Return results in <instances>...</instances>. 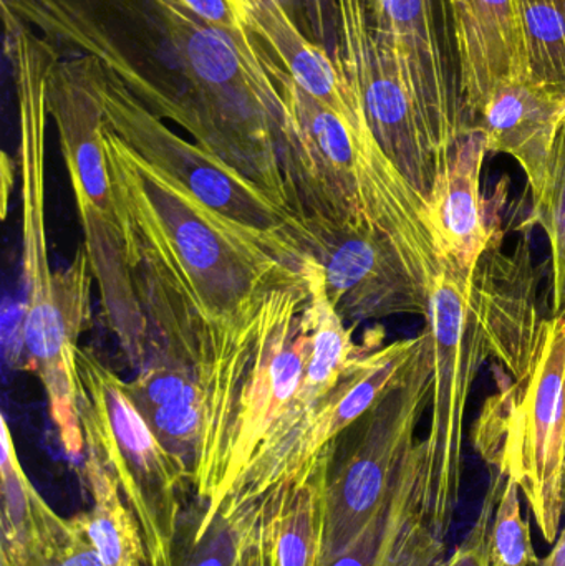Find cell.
<instances>
[{"label":"cell","mask_w":565,"mask_h":566,"mask_svg":"<svg viewBox=\"0 0 565 566\" xmlns=\"http://www.w3.org/2000/svg\"><path fill=\"white\" fill-rule=\"evenodd\" d=\"M335 65L364 105L375 138L410 185L430 201L448 166L438 158L401 83L377 0H332Z\"/></svg>","instance_id":"10"},{"label":"cell","mask_w":565,"mask_h":566,"mask_svg":"<svg viewBox=\"0 0 565 566\" xmlns=\"http://www.w3.org/2000/svg\"><path fill=\"white\" fill-rule=\"evenodd\" d=\"M334 448L304 474L265 495L274 531L278 566H318L322 541V497Z\"/></svg>","instance_id":"21"},{"label":"cell","mask_w":565,"mask_h":566,"mask_svg":"<svg viewBox=\"0 0 565 566\" xmlns=\"http://www.w3.org/2000/svg\"><path fill=\"white\" fill-rule=\"evenodd\" d=\"M533 221L544 229L551 244V316L565 318V122L551 153L543 189L533 198Z\"/></svg>","instance_id":"25"},{"label":"cell","mask_w":565,"mask_h":566,"mask_svg":"<svg viewBox=\"0 0 565 566\" xmlns=\"http://www.w3.org/2000/svg\"><path fill=\"white\" fill-rule=\"evenodd\" d=\"M261 501L241 502L226 499L211 524L195 528L191 545L178 566H234L245 531L254 518Z\"/></svg>","instance_id":"26"},{"label":"cell","mask_w":565,"mask_h":566,"mask_svg":"<svg viewBox=\"0 0 565 566\" xmlns=\"http://www.w3.org/2000/svg\"><path fill=\"white\" fill-rule=\"evenodd\" d=\"M3 20L6 55L15 80L19 109L22 275L25 286L23 339L27 366L39 376L50 418L70 458H83L85 439L76 408V352L92 325L93 274L85 248L69 268L52 272L45 219L46 78L60 59L32 29Z\"/></svg>","instance_id":"3"},{"label":"cell","mask_w":565,"mask_h":566,"mask_svg":"<svg viewBox=\"0 0 565 566\" xmlns=\"http://www.w3.org/2000/svg\"><path fill=\"white\" fill-rule=\"evenodd\" d=\"M15 169H19V165H17V159L13 161V158H10L7 153H2V186H0V191H2V218L6 219L7 216V206H9V196L10 189L13 188V182H15Z\"/></svg>","instance_id":"35"},{"label":"cell","mask_w":565,"mask_h":566,"mask_svg":"<svg viewBox=\"0 0 565 566\" xmlns=\"http://www.w3.org/2000/svg\"><path fill=\"white\" fill-rule=\"evenodd\" d=\"M480 73L477 90L467 102L473 122L494 86L508 80L531 78L526 42L516 0H477Z\"/></svg>","instance_id":"23"},{"label":"cell","mask_w":565,"mask_h":566,"mask_svg":"<svg viewBox=\"0 0 565 566\" xmlns=\"http://www.w3.org/2000/svg\"><path fill=\"white\" fill-rule=\"evenodd\" d=\"M192 12L198 13L201 19L206 22L215 25L216 29L224 32L232 42L238 46L241 55L244 56L245 63L249 69L254 72L262 82L271 83L275 85L274 78H272L271 66L274 65L269 53L265 49H262L252 35H249L248 30L241 25L238 19H236L234 12L231 7L228 6L226 0H182Z\"/></svg>","instance_id":"29"},{"label":"cell","mask_w":565,"mask_h":566,"mask_svg":"<svg viewBox=\"0 0 565 566\" xmlns=\"http://www.w3.org/2000/svg\"><path fill=\"white\" fill-rule=\"evenodd\" d=\"M435 359L430 333L394 388L344 432L345 451L332 459L322 497L318 566L344 554L380 514L417 444L415 432L433 398Z\"/></svg>","instance_id":"8"},{"label":"cell","mask_w":565,"mask_h":566,"mask_svg":"<svg viewBox=\"0 0 565 566\" xmlns=\"http://www.w3.org/2000/svg\"><path fill=\"white\" fill-rule=\"evenodd\" d=\"M460 485L431 464L423 439L417 441L385 504L374 566H444Z\"/></svg>","instance_id":"15"},{"label":"cell","mask_w":565,"mask_h":566,"mask_svg":"<svg viewBox=\"0 0 565 566\" xmlns=\"http://www.w3.org/2000/svg\"><path fill=\"white\" fill-rule=\"evenodd\" d=\"M377 10L421 129L448 166L470 123L440 0H377Z\"/></svg>","instance_id":"13"},{"label":"cell","mask_w":565,"mask_h":566,"mask_svg":"<svg viewBox=\"0 0 565 566\" xmlns=\"http://www.w3.org/2000/svg\"><path fill=\"white\" fill-rule=\"evenodd\" d=\"M440 6L460 62L461 90L467 108L468 99L477 90L480 73L477 0H440Z\"/></svg>","instance_id":"28"},{"label":"cell","mask_w":565,"mask_h":566,"mask_svg":"<svg viewBox=\"0 0 565 566\" xmlns=\"http://www.w3.org/2000/svg\"><path fill=\"white\" fill-rule=\"evenodd\" d=\"M490 474L516 482L547 544L565 517V318L551 316L546 342L520 396L498 389L474 426Z\"/></svg>","instance_id":"9"},{"label":"cell","mask_w":565,"mask_h":566,"mask_svg":"<svg viewBox=\"0 0 565 566\" xmlns=\"http://www.w3.org/2000/svg\"><path fill=\"white\" fill-rule=\"evenodd\" d=\"M0 10L60 59H95L149 112L287 201L278 85L259 80L236 43L182 0H0Z\"/></svg>","instance_id":"1"},{"label":"cell","mask_w":565,"mask_h":566,"mask_svg":"<svg viewBox=\"0 0 565 566\" xmlns=\"http://www.w3.org/2000/svg\"><path fill=\"white\" fill-rule=\"evenodd\" d=\"M76 408L85 446L98 452L142 527L149 566H178L176 534L188 475L156 438L119 378L92 349L76 352Z\"/></svg>","instance_id":"7"},{"label":"cell","mask_w":565,"mask_h":566,"mask_svg":"<svg viewBox=\"0 0 565 566\" xmlns=\"http://www.w3.org/2000/svg\"><path fill=\"white\" fill-rule=\"evenodd\" d=\"M531 78L565 90V0H516Z\"/></svg>","instance_id":"24"},{"label":"cell","mask_w":565,"mask_h":566,"mask_svg":"<svg viewBox=\"0 0 565 566\" xmlns=\"http://www.w3.org/2000/svg\"><path fill=\"white\" fill-rule=\"evenodd\" d=\"M384 509L377 518L365 528L364 534L327 566H374L378 542H380L381 524H384Z\"/></svg>","instance_id":"34"},{"label":"cell","mask_w":565,"mask_h":566,"mask_svg":"<svg viewBox=\"0 0 565 566\" xmlns=\"http://www.w3.org/2000/svg\"><path fill=\"white\" fill-rule=\"evenodd\" d=\"M83 59L106 126L139 158L175 179L212 211L259 235L295 268L307 269L317 262L314 234L295 212L279 206L201 146L176 135L102 63Z\"/></svg>","instance_id":"6"},{"label":"cell","mask_w":565,"mask_h":566,"mask_svg":"<svg viewBox=\"0 0 565 566\" xmlns=\"http://www.w3.org/2000/svg\"><path fill=\"white\" fill-rule=\"evenodd\" d=\"M2 518H0V565L46 566L49 547L62 524L53 509L40 497L27 478L9 424L2 418Z\"/></svg>","instance_id":"20"},{"label":"cell","mask_w":565,"mask_h":566,"mask_svg":"<svg viewBox=\"0 0 565 566\" xmlns=\"http://www.w3.org/2000/svg\"><path fill=\"white\" fill-rule=\"evenodd\" d=\"M537 290L530 238L506 252L498 229L471 272L470 312L488 359L498 365V389L513 396L530 385L546 342L551 316L544 318Z\"/></svg>","instance_id":"12"},{"label":"cell","mask_w":565,"mask_h":566,"mask_svg":"<svg viewBox=\"0 0 565 566\" xmlns=\"http://www.w3.org/2000/svg\"><path fill=\"white\" fill-rule=\"evenodd\" d=\"M565 122V90L536 80H508L494 86L471 122L488 151L513 156L526 172L533 198L546 179L554 143Z\"/></svg>","instance_id":"17"},{"label":"cell","mask_w":565,"mask_h":566,"mask_svg":"<svg viewBox=\"0 0 565 566\" xmlns=\"http://www.w3.org/2000/svg\"><path fill=\"white\" fill-rule=\"evenodd\" d=\"M321 264L231 319L209 318L192 488L206 528L226 499L261 501L282 481L328 389L307 378Z\"/></svg>","instance_id":"2"},{"label":"cell","mask_w":565,"mask_h":566,"mask_svg":"<svg viewBox=\"0 0 565 566\" xmlns=\"http://www.w3.org/2000/svg\"><path fill=\"white\" fill-rule=\"evenodd\" d=\"M308 39L327 46L328 30L334 32L332 0H281Z\"/></svg>","instance_id":"33"},{"label":"cell","mask_w":565,"mask_h":566,"mask_svg":"<svg viewBox=\"0 0 565 566\" xmlns=\"http://www.w3.org/2000/svg\"><path fill=\"white\" fill-rule=\"evenodd\" d=\"M46 112L59 133L103 319L136 373L146 346L145 316L136 293L139 255L113 185L103 146V109L83 56L59 59L50 70Z\"/></svg>","instance_id":"5"},{"label":"cell","mask_w":565,"mask_h":566,"mask_svg":"<svg viewBox=\"0 0 565 566\" xmlns=\"http://www.w3.org/2000/svg\"><path fill=\"white\" fill-rule=\"evenodd\" d=\"M103 146L135 245L169 255L209 318H234L271 290L301 281L311 268H295L259 235L202 205L139 158L106 123Z\"/></svg>","instance_id":"4"},{"label":"cell","mask_w":565,"mask_h":566,"mask_svg":"<svg viewBox=\"0 0 565 566\" xmlns=\"http://www.w3.org/2000/svg\"><path fill=\"white\" fill-rule=\"evenodd\" d=\"M46 566H105L90 537L85 514L63 518L50 544Z\"/></svg>","instance_id":"30"},{"label":"cell","mask_w":565,"mask_h":566,"mask_svg":"<svg viewBox=\"0 0 565 566\" xmlns=\"http://www.w3.org/2000/svg\"><path fill=\"white\" fill-rule=\"evenodd\" d=\"M249 35L305 92L321 99L362 143L377 142L364 105L335 65L331 50L308 39L281 0H226Z\"/></svg>","instance_id":"16"},{"label":"cell","mask_w":565,"mask_h":566,"mask_svg":"<svg viewBox=\"0 0 565 566\" xmlns=\"http://www.w3.org/2000/svg\"><path fill=\"white\" fill-rule=\"evenodd\" d=\"M415 338L397 339L390 345L368 346L344 373L308 426L285 468L282 482L294 481L307 472L322 454L337 444L338 438L367 415L404 375L411 356L420 346Z\"/></svg>","instance_id":"18"},{"label":"cell","mask_w":565,"mask_h":566,"mask_svg":"<svg viewBox=\"0 0 565 566\" xmlns=\"http://www.w3.org/2000/svg\"><path fill=\"white\" fill-rule=\"evenodd\" d=\"M304 224L314 234V255L324 271L328 300L345 323L404 313L427 318L430 293L368 219L305 218Z\"/></svg>","instance_id":"14"},{"label":"cell","mask_w":565,"mask_h":566,"mask_svg":"<svg viewBox=\"0 0 565 566\" xmlns=\"http://www.w3.org/2000/svg\"><path fill=\"white\" fill-rule=\"evenodd\" d=\"M274 82L284 103L285 169L302 221L365 218L362 181L390 158L380 145L358 142L341 116L281 65L274 69Z\"/></svg>","instance_id":"11"},{"label":"cell","mask_w":565,"mask_h":566,"mask_svg":"<svg viewBox=\"0 0 565 566\" xmlns=\"http://www.w3.org/2000/svg\"><path fill=\"white\" fill-rule=\"evenodd\" d=\"M540 566H565V522L559 537L554 542L553 551L541 560Z\"/></svg>","instance_id":"36"},{"label":"cell","mask_w":565,"mask_h":566,"mask_svg":"<svg viewBox=\"0 0 565 566\" xmlns=\"http://www.w3.org/2000/svg\"><path fill=\"white\" fill-rule=\"evenodd\" d=\"M520 488L506 479L490 527L491 566H540L530 522L523 517Z\"/></svg>","instance_id":"27"},{"label":"cell","mask_w":565,"mask_h":566,"mask_svg":"<svg viewBox=\"0 0 565 566\" xmlns=\"http://www.w3.org/2000/svg\"><path fill=\"white\" fill-rule=\"evenodd\" d=\"M234 566H278L274 531L265 497L261 499L258 512L242 537Z\"/></svg>","instance_id":"32"},{"label":"cell","mask_w":565,"mask_h":566,"mask_svg":"<svg viewBox=\"0 0 565 566\" xmlns=\"http://www.w3.org/2000/svg\"><path fill=\"white\" fill-rule=\"evenodd\" d=\"M504 481L506 479L503 475L491 474L490 491L473 528L461 542L460 547L448 557L444 566H491L490 527Z\"/></svg>","instance_id":"31"},{"label":"cell","mask_w":565,"mask_h":566,"mask_svg":"<svg viewBox=\"0 0 565 566\" xmlns=\"http://www.w3.org/2000/svg\"><path fill=\"white\" fill-rule=\"evenodd\" d=\"M83 478L93 507L85 514L90 537L105 566H149L142 527L126 504L118 481L98 452L85 446Z\"/></svg>","instance_id":"22"},{"label":"cell","mask_w":565,"mask_h":566,"mask_svg":"<svg viewBox=\"0 0 565 566\" xmlns=\"http://www.w3.org/2000/svg\"><path fill=\"white\" fill-rule=\"evenodd\" d=\"M488 148L480 132H470L453 149L450 166L431 192L430 211L443 251V264L471 275L494 232L481 195V171Z\"/></svg>","instance_id":"19"}]
</instances>
